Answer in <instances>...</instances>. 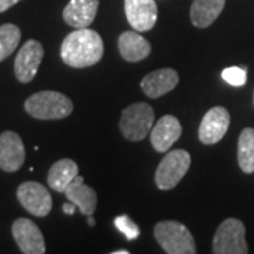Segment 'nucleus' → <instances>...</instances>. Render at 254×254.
<instances>
[{
    "mask_svg": "<svg viewBox=\"0 0 254 254\" xmlns=\"http://www.w3.org/2000/svg\"><path fill=\"white\" fill-rule=\"evenodd\" d=\"M103 40L91 28H76L64 38L60 54L71 68H88L98 64L103 57Z\"/></svg>",
    "mask_w": 254,
    "mask_h": 254,
    "instance_id": "nucleus-1",
    "label": "nucleus"
},
{
    "mask_svg": "<svg viewBox=\"0 0 254 254\" xmlns=\"http://www.w3.org/2000/svg\"><path fill=\"white\" fill-rule=\"evenodd\" d=\"M24 109L30 116L40 120H58L68 118L73 112L72 100L64 93L55 91H41L31 95Z\"/></svg>",
    "mask_w": 254,
    "mask_h": 254,
    "instance_id": "nucleus-2",
    "label": "nucleus"
},
{
    "mask_svg": "<svg viewBox=\"0 0 254 254\" xmlns=\"http://www.w3.org/2000/svg\"><path fill=\"white\" fill-rule=\"evenodd\" d=\"M158 245L168 254H195L196 245L190 229L175 220L158 222L154 227Z\"/></svg>",
    "mask_w": 254,
    "mask_h": 254,
    "instance_id": "nucleus-3",
    "label": "nucleus"
},
{
    "mask_svg": "<svg viewBox=\"0 0 254 254\" xmlns=\"http://www.w3.org/2000/svg\"><path fill=\"white\" fill-rule=\"evenodd\" d=\"M154 125V110L144 103L137 102L122 112V118L119 122V128L123 137L128 141H141L151 131Z\"/></svg>",
    "mask_w": 254,
    "mask_h": 254,
    "instance_id": "nucleus-4",
    "label": "nucleus"
},
{
    "mask_svg": "<svg viewBox=\"0 0 254 254\" xmlns=\"http://www.w3.org/2000/svg\"><path fill=\"white\" fill-rule=\"evenodd\" d=\"M245 235L246 227L242 220L235 218L223 220L213 237L212 252L215 254H246L249 247Z\"/></svg>",
    "mask_w": 254,
    "mask_h": 254,
    "instance_id": "nucleus-5",
    "label": "nucleus"
},
{
    "mask_svg": "<svg viewBox=\"0 0 254 254\" xmlns=\"http://www.w3.org/2000/svg\"><path fill=\"white\" fill-rule=\"evenodd\" d=\"M190 155L185 150H171L161 160L155 171V185L161 190L175 188L190 170Z\"/></svg>",
    "mask_w": 254,
    "mask_h": 254,
    "instance_id": "nucleus-6",
    "label": "nucleus"
},
{
    "mask_svg": "<svg viewBox=\"0 0 254 254\" xmlns=\"http://www.w3.org/2000/svg\"><path fill=\"white\" fill-rule=\"evenodd\" d=\"M17 199L28 213L37 218H44L53 209V198L40 182H23L17 188Z\"/></svg>",
    "mask_w": 254,
    "mask_h": 254,
    "instance_id": "nucleus-7",
    "label": "nucleus"
},
{
    "mask_svg": "<svg viewBox=\"0 0 254 254\" xmlns=\"http://www.w3.org/2000/svg\"><path fill=\"white\" fill-rule=\"evenodd\" d=\"M44 57V47L37 40H28L20 48L14 61V73L21 83H28L36 78Z\"/></svg>",
    "mask_w": 254,
    "mask_h": 254,
    "instance_id": "nucleus-8",
    "label": "nucleus"
},
{
    "mask_svg": "<svg viewBox=\"0 0 254 254\" xmlns=\"http://www.w3.org/2000/svg\"><path fill=\"white\" fill-rule=\"evenodd\" d=\"M230 115L226 108L215 106L209 109L199 126V140L202 144L212 145L219 143L229 130Z\"/></svg>",
    "mask_w": 254,
    "mask_h": 254,
    "instance_id": "nucleus-9",
    "label": "nucleus"
},
{
    "mask_svg": "<svg viewBox=\"0 0 254 254\" xmlns=\"http://www.w3.org/2000/svg\"><path fill=\"white\" fill-rule=\"evenodd\" d=\"M11 233L17 243L18 249L26 254L46 253V242L41 230L33 220L26 218L17 219L13 226Z\"/></svg>",
    "mask_w": 254,
    "mask_h": 254,
    "instance_id": "nucleus-10",
    "label": "nucleus"
},
{
    "mask_svg": "<svg viewBox=\"0 0 254 254\" xmlns=\"http://www.w3.org/2000/svg\"><path fill=\"white\" fill-rule=\"evenodd\" d=\"M127 21L138 33L150 31L158 17L155 0H125Z\"/></svg>",
    "mask_w": 254,
    "mask_h": 254,
    "instance_id": "nucleus-11",
    "label": "nucleus"
},
{
    "mask_svg": "<svg viewBox=\"0 0 254 254\" xmlns=\"http://www.w3.org/2000/svg\"><path fill=\"white\" fill-rule=\"evenodd\" d=\"M26 160V148L21 137L14 131L0 134V170L6 173L18 171Z\"/></svg>",
    "mask_w": 254,
    "mask_h": 254,
    "instance_id": "nucleus-12",
    "label": "nucleus"
},
{
    "mask_svg": "<svg viewBox=\"0 0 254 254\" xmlns=\"http://www.w3.org/2000/svg\"><path fill=\"white\" fill-rule=\"evenodd\" d=\"M182 127L180 120L173 115H165L154 125L150 133V141L155 151L165 153L181 137Z\"/></svg>",
    "mask_w": 254,
    "mask_h": 254,
    "instance_id": "nucleus-13",
    "label": "nucleus"
},
{
    "mask_svg": "<svg viewBox=\"0 0 254 254\" xmlns=\"http://www.w3.org/2000/svg\"><path fill=\"white\" fill-rule=\"evenodd\" d=\"M99 9V0H71L63 11L66 24L73 28H86L93 23Z\"/></svg>",
    "mask_w": 254,
    "mask_h": 254,
    "instance_id": "nucleus-14",
    "label": "nucleus"
},
{
    "mask_svg": "<svg viewBox=\"0 0 254 254\" xmlns=\"http://www.w3.org/2000/svg\"><path fill=\"white\" fill-rule=\"evenodd\" d=\"M178 82H180V76L175 69L164 68V69H158V71L145 75L140 86L148 98L157 99L173 91L178 85Z\"/></svg>",
    "mask_w": 254,
    "mask_h": 254,
    "instance_id": "nucleus-15",
    "label": "nucleus"
},
{
    "mask_svg": "<svg viewBox=\"0 0 254 254\" xmlns=\"http://www.w3.org/2000/svg\"><path fill=\"white\" fill-rule=\"evenodd\" d=\"M65 196L69 202H72L76 205V208L81 210L82 215H85L86 218L93 215L96 205H98V195L93 188L88 187L83 182V177L78 175L73 180L68 188L65 190Z\"/></svg>",
    "mask_w": 254,
    "mask_h": 254,
    "instance_id": "nucleus-16",
    "label": "nucleus"
},
{
    "mask_svg": "<svg viewBox=\"0 0 254 254\" xmlns=\"http://www.w3.org/2000/svg\"><path fill=\"white\" fill-rule=\"evenodd\" d=\"M119 53L123 60L137 63L145 60L151 53V44L138 31H125L119 36Z\"/></svg>",
    "mask_w": 254,
    "mask_h": 254,
    "instance_id": "nucleus-17",
    "label": "nucleus"
},
{
    "mask_svg": "<svg viewBox=\"0 0 254 254\" xmlns=\"http://www.w3.org/2000/svg\"><path fill=\"white\" fill-rule=\"evenodd\" d=\"M79 175V167L71 158H63L51 165L47 182L51 190H54L58 193H65V190L68 185Z\"/></svg>",
    "mask_w": 254,
    "mask_h": 254,
    "instance_id": "nucleus-18",
    "label": "nucleus"
},
{
    "mask_svg": "<svg viewBox=\"0 0 254 254\" xmlns=\"http://www.w3.org/2000/svg\"><path fill=\"white\" fill-rule=\"evenodd\" d=\"M226 0H193L190 6V21L195 27L206 28L216 21L225 9Z\"/></svg>",
    "mask_w": 254,
    "mask_h": 254,
    "instance_id": "nucleus-19",
    "label": "nucleus"
},
{
    "mask_svg": "<svg viewBox=\"0 0 254 254\" xmlns=\"http://www.w3.org/2000/svg\"><path fill=\"white\" fill-rule=\"evenodd\" d=\"M237 163L245 174L254 173V128L246 127L237 141Z\"/></svg>",
    "mask_w": 254,
    "mask_h": 254,
    "instance_id": "nucleus-20",
    "label": "nucleus"
},
{
    "mask_svg": "<svg viewBox=\"0 0 254 254\" xmlns=\"http://www.w3.org/2000/svg\"><path fill=\"white\" fill-rule=\"evenodd\" d=\"M21 38V31L16 24L0 26V61H4L17 48Z\"/></svg>",
    "mask_w": 254,
    "mask_h": 254,
    "instance_id": "nucleus-21",
    "label": "nucleus"
},
{
    "mask_svg": "<svg viewBox=\"0 0 254 254\" xmlns=\"http://www.w3.org/2000/svg\"><path fill=\"white\" fill-rule=\"evenodd\" d=\"M115 226L118 227V230H120L128 240H133L140 236L138 226L127 215H120L115 219Z\"/></svg>",
    "mask_w": 254,
    "mask_h": 254,
    "instance_id": "nucleus-22",
    "label": "nucleus"
},
{
    "mask_svg": "<svg viewBox=\"0 0 254 254\" xmlns=\"http://www.w3.org/2000/svg\"><path fill=\"white\" fill-rule=\"evenodd\" d=\"M222 78L232 86H243L247 81V71L246 68H239V66H230L223 69Z\"/></svg>",
    "mask_w": 254,
    "mask_h": 254,
    "instance_id": "nucleus-23",
    "label": "nucleus"
},
{
    "mask_svg": "<svg viewBox=\"0 0 254 254\" xmlns=\"http://www.w3.org/2000/svg\"><path fill=\"white\" fill-rule=\"evenodd\" d=\"M21 0H0V13H4L9 9H11L14 4H17Z\"/></svg>",
    "mask_w": 254,
    "mask_h": 254,
    "instance_id": "nucleus-24",
    "label": "nucleus"
},
{
    "mask_svg": "<svg viewBox=\"0 0 254 254\" xmlns=\"http://www.w3.org/2000/svg\"><path fill=\"white\" fill-rule=\"evenodd\" d=\"M75 209H76V205H75V203H72V202H69V203H65V205L63 206L64 213H66V215H73Z\"/></svg>",
    "mask_w": 254,
    "mask_h": 254,
    "instance_id": "nucleus-25",
    "label": "nucleus"
},
{
    "mask_svg": "<svg viewBox=\"0 0 254 254\" xmlns=\"http://www.w3.org/2000/svg\"><path fill=\"white\" fill-rule=\"evenodd\" d=\"M130 252L128 250H115V252H112V254H128Z\"/></svg>",
    "mask_w": 254,
    "mask_h": 254,
    "instance_id": "nucleus-26",
    "label": "nucleus"
},
{
    "mask_svg": "<svg viewBox=\"0 0 254 254\" xmlns=\"http://www.w3.org/2000/svg\"><path fill=\"white\" fill-rule=\"evenodd\" d=\"M88 225H89V226H95V219L92 218V215L91 216H88Z\"/></svg>",
    "mask_w": 254,
    "mask_h": 254,
    "instance_id": "nucleus-27",
    "label": "nucleus"
},
{
    "mask_svg": "<svg viewBox=\"0 0 254 254\" xmlns=\"http://www.w3.org/2000/svg\"><path fill=\"white\" fill-rule=\"evenodd\" d=\"M253 102H254V95H253Z\"/></svg>",
    "mask_w": 254,
    "mask_h": 254,
    "instance_id": "nucleus-28",
    "label": "nucleus"
}]
</instances>
